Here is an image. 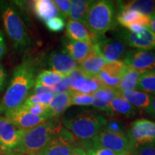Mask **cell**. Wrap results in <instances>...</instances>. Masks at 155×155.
<instances>
[{"label": "cell", "instance_id": "5bb4252c", "mask_svg": "<svg viewBox=\"0 0 155 155\" xmlns=\"http://www.w3.org/2000/svg\"><path fill=\"white\" fill-rule=\"evenodd\" d=\"M48 65L51 71H55L63 76H68L78 68L77 62L65 53L53 52L48 58Z\"/></svg>", "mask_w": 155, "mask_h": 155}, {"label": "cell", "instance_id": "4fadbf2b", "mask_svg": "<svg viewBox=\"0 0 155 155\" xmlns=\"http://www.w3.org/2000/svg\"><path fill=\"white\" fill-rule=\"evenodd\" d=\"M5 117H7L15 127L23 131L35 127L50 119L45 116L31 114L25 110L22 106Z\"/></svg>", "mask_w": 155, "mask_h": 155}, {"label": "cell", "instance_id": "681fc988", "mask_svg": "<svg viewBox=\"0 0 155 155\" xmlns=\"http://www.w3.org/2000/svg\"><path fill=\"white\" fill-rule=\"evenodd\" d=\"M22 155H23V154H22Z\"/></svg>", "mask_w": 155, "mask_h": 155}, {"label": "cell", "instance_id": "e575fe53", "mask_svg": "<svg viewBox=\"0 0 155 155\" xmlns=\"http://www.w3.org/2000/svg\"><path fill=\"white\" fill-rule=\"evenodd\" d=\"M98 75L99 76L101 80L102 81V82L104 83V84L106 86L109 87V88H113L116 89L119 86L120 81H121V79L120 78L110 76V75H108L107 73L103 71H101L98 74Z\"/></svg>", "mask_w": 155, "mask_h": 155}, {"label": "cell", "instance_id": "74e56055", "mask_svg": "<svg viewBox=\"0 0 155 155\" xmlns=\"http://www.w3.org/2000/svg\"><path fill=\"white\" fill-rule=\"evenodd\" d=\"M53 88L55 94H61V93L71 91V87H70V84H69L68 77V76L64 77L63 80H62L59 83H58L55 86H54Z\"/></svg>", "mask_w": 155, "mask_h": 155}, {"label": "cell", "instance_id": "2e32d148", "mask_svg": "<svg viewBox=\"0 0 155 155\" xmlns=\"http://www.w3.org/2000/svg\"><path fill=\"white\" fill-rule=\"evenodd\" d=\"M66 36L73 41H88L93 43H95L101 38L92 33L84 23L74 20L68 22Z\"/></svg>", "mask_w": 155, "mask_h": 155}, {"label": "cell", "instance_id": "8d00e7d4", "mask_svg": "<svg viewBox=\"0 0 155 155\" xmlns=\"http://www.w3.org/2000/svg\"><path fill=\"white\" fill-rule=\"evenodd\" d=\"M54 2L57 6V7L61 12L62 16L68 17L71 12V1L70 0H55Z\"/></svg>", "mask_w": 155, "mask_h": 155}, {"label": "cell", "instance_id": "83f0119b", "mask_svg": "<svg viewBox=\"0 0 155 155\" xmlns=\"http://www.w3.org/2000/svg\"><path fill=\"white\" fill-rule=\"evenodd\" d=\"M110 107L112 112L126 116H134L138 112L137 108L127 101L121 95H118L112 100Z\"/></svg>", "mask_w": 155, "mask_h": 155}, {"label": "cell", "instance_id": "c3c4849f", "mask_svg": "<svg viewBox=\"0 0 155 155\" xmlns=\"http://www.w3.org/2000/svg\"><path fill=\"white\" fill-rule=\"evenodd\" d=\"M21 155H22V154H21Z\"/></svg>", "mask_w": 155, "mask_h": 155}, {"label": "cell", "instance_id": "cb8c5ba5", "mask_svg": "<svg viewBox=\"0 0 155 155\" xmlns=\"http://www.w3.org/2000/svg\"><path fill=\"white\" fill-rule=\"evenodd\" d=\"M73 91L56 94L49 104V108L53 117L60 116L71 106V96Z\"/></svg>", "mask_w": 155, "mask_h": 155}, {"label": "cell", "instance_id": "52a82bcc", "mask_svg": "<svg viewBox=\"0 0 155 155\" xmlns=\"http://www.w3.org/2000/svg\"><path fill=\"white\" fill-rule=\"evenodd\" d=\"M127 137L133 148L155 143V122L146 119L131 123Z\"/></svg>", "mask_w": 155, "mask_h": 155}, {"label": "cell", "instance_id": "44dd1931", "mask_svg": "<svg viewBox=\"0 0 155 155\" xmlns=\"http://www.w3.org/2000/svg\"><path fill=\"white\" fill-rule=\"evenodd\" d=\"M106 63L107 62L101 56L98 55L96 53H94L82 63H79L78 68L91 76V75H98Z\"/></svg>", "mask_w": 155, "mask_h": 155}, {"label": "cell", "instance_id": "f1b7e54d", "mask_svg": "<svg viewBox=\"0 0 155 155\" xmlns=\"http://www.w3.org/2000/svg\"><path fill=\"white\" fill-rule=\"evenodd\" d=\"M64 77L65 76L55 71L46 70V71H42L37 75L35 84H40L44 86L49 87V88H53L63 80Z\"/></svg>", "mask_w": 155, "mask_h": 155}, {"label": "cell", "instance_id": "f6af8a7d", "mask_svg": "<svg viewBox=\"0 0 155 155\" xmlns=\"http://www.w3.org/2000/svg\"><path fill=\"white\" fill-rule=\"evenodd\" d=\"M150 28L155 35V14L152 15V16H150Z\"/></svg>", "mask_w": 155, "mask_h": 155}, {"label": "cell", "instance_id": "d6a6232c", "mask_svg": "<svg viewBox=\"0 0 155 155\" xmlns=\"http://www.w3.org/2000/svg\"><path fill=\"white\" fill-rule=\"evenodd\" d=\"M45 25L48 30L51 32H59L64 30L65 27V22L63 17H57L46 21Z\"/></svg>", "mask_w": 155, "mask_h": 155}, {"label": "cell", "instance_id": "60d3db41", "mask_svg": "<svg viewBox=\"0 0 155 155\" xmlns=\"http://www.w3.org/2000/svg\"><path fill=\"white\" fill-rule=\"evenodd\" d=\"M7 53V47L4 38V35L0 31V60L2 59Z\"/></svg>", "mask_w": 155, "mask_h": 155}, {"label": "cell", "instance_id": "7a4b0ae2", "mask_svg": "<svg viewBox=\"0 0 155 155\" xmlns=\"http://www.w3.org/2000/svg\"><path fill=\"white\" fill-rule=\"evenodd\" d=\"M58 127L54 121H48L23 131L20 141L13 152L23 155H37L53 139Z\"/></svg>", "mask_w": 155, "mask_h": 155}, {"label": "cell", "instance_id": "ffe728a7", "mask_svg": "<svg viewBox=\"0 0 155 155\" xmlns=\"http://www.w3.org/2000/svg\"><path fill=\"white\" fill-rule=\"evenodd\" d=\"M75 147L55 135L51 141L37 155H71Z\"/></svg>", "mask_w": 155, "mask_h": 155}, {"label": "cell", "instance_id": "1f68e13d", "mask_svg": "<svg viewBox=\"0 0 155 155\" xmlns=\"http://www.w3.org/2000/svg\"><path fill=\"white\" fill-rule=\"evenodd\" d=\"M93 103V94L73 91L71 96V106H90Z\"/></svg>", "mask_w": 155, "mask_h": 155}, {"label": "cell", "instance_id": "bcb514c9", "mask_svg": "<svg viewBox=\"0 0 155 155\" xmlns=\"http://www.w3.org/2000/svg\"><path fill=\"white\" fill-rule=\"evenodd\" d=\"M86 155H94V150H86Z\"/></svg>", "mask_w": 155, "mask_h": 155}, {"label": "cell", "instance_id": "7dc6e473", "mask_svg": "<svg viewBox=\"0 0 155 155\" xmlns=\"http://www.w3.org/2000/svg\"><path fill=\"white\" fill-rule=\"evenodd\" d=\"M2 155H21L19 153L16 152H8V153H5V154H2Z\"/></svg>", "mask_w": 155, "mask_h": 155}, {"label": "cell", "instance_id": "9c48e42d", "mask_svg": "<svg viewBox=\"0 0 155 155\" xmlns=\"http://www.w3.org/2000/svg\"><path fill=\"white\" fill-rule=\"evenodd\" d=\"M117 32L118 39L124 42L129 47L137 50H155V35L150 26H145L137 33L131 32L128 30H120Z\"/></svg>", "mask_w": 155, "mask_h": 155}, {"label": "cell", "instance_id": "4dcf8cb0", "mask_svg": "<svg viewBox=\"0 0 155 155\" xmlns=\"http://www.w3.org/2000/svg\"><path fill=\"white\" fill-rule=\"evenodd\" d=\"M21 106L25 110H26L27 111L30 112V113L32 114H35V115L45 116V117H47L50 119L53 118V114L50 111L48 105H45V104H23L22 106Z\"/></svg>", "mask_w": 155, "mask_h": 155}, {"label": "cell", "instance_id": "d6986e66", "mask_svg": "<svg viewBox=\"0 0 155 155\" xmlns=\"http://www.w3.org/2000/svg\"><path fill=\"white\" fill-rule=\"evenodd\" d=\"M32 9L36 16L45 22L62 15L54 1L51 0H35L32 3Z\"/></svg>", "mask_w": 155, "mask_h": 155}, {"label": "cell", "instance_id": "d4e9b609", "mask_svg": "<svg viewBox=\"0 0 155 155\" xmlns=\"http://www.w3.org/2000/svg\"><path fill=\"white\" fill-rule=\"evenodd\" d=\"M94 1L73 0L71 1L69 17L71 20L78 21L85 24L88 11Z\"/></svg>", "mask_w": 155, "mask_h": 155}, {"label": "cell", "instance_id": "f35d334b", "mask_svg": "<svg viewBox=\"0 0 155 155\" xmlns=\"http://www.w3.org/2000/svg\"><path fill=\"white\" fill-rule=\"evenodd\" d=\"M32 93L33 95H40L42 94H55L53 88H49L40 84H35L34 88L32 90Z\"/></svg>", "mask_w": 155, "mask_h": 155}, {"label": "cell", "instance_id": "603a6c76", "mask_svg": "<svg viewBox=\"0 0 155 155\" xmlns=\"http://www.w3.org/2000/svg\"><path fill=\"white\" fill-rule=\"evenodd\" d=\"M119 10L121 9H135L141 14L152 16L155 14V1L138 0V1L118 2Z\"/></svg>", "mask_w": 155, "mask_h": 155}, {"label": "cell", "instance_id": "9a60e30c", "mask_svg": "<svg viewBox=\"0 0 155 155\" xmlns=\"http://www.w3.org/2000/svg\"><path fill=\"white\" fill-rule=\"evenodd\" d=\"M65 53L81 63L95 52L94 43L88 41H73L68 40L63 42Z\"/></svg>", "mask_w": 155, "mask_h": 155}, {"label": "cell", "instance_id": "6da1fadb", "mask_svg": "<svg viewBox=\"0 0 155 155\" xmlns=\"http://www.w3.org/2000/svg\"><path fill=\"white\" fill-rule=\"evenodd\" d=\"M37 61L26 57L15 68L8 88L0 103V116H8L24 104L35 84Z\"/></svg>", "mask_w": 155, "mask_h": 155}, {"label": "cell", "instance_id": "ac0fdd59", "mask_svg": "<svg viewBox=\"0 0 155 155\" xmlns=\"http://www.w3.org/2000/svg\"><path fill=\"white\" fill-rule=\"evenodd\" d=\"M120 94L115 88L105 86L96 91L93 94L92 106L101 111L113 113L111 110L110 104L112 100Z\"/></svg>", "mask_w": 155, "mask_h": 155}, {"label": "cell", "instance_id": "7402d4cb", "mask_svg": "<svg viewBox=\"0 0 155 155\" xmlns=\"http://www.w3.org/2000/svg\"><path fill=\"white\" fill-rule=\"evenodd\" d=\"M120 95L135 108L144 109L148 108L153 98V96L136 90L126 91L121 92Z\"/></svg>", "mask_w": 155, "mask_h": 155}, {"label": "cell", "instance_id": "8fae6325", "mask_svg": "<svg viewBox=\"0 0 155 155\" xmlns=\"http://www.w3.org/2000/svg\"><path fill=\"white\" fill-rule=\"evenodd\" d=\"M23 130L15 127L5 116H0V152H12L18 146Z\"/></svg>", "mask_w": 155, "mask_h": 155}, {"label": "cell", "instance_id": "7bdbcfd3", "mask_svg": "<svg viewBox=\"0 0 155 155\" xmlns=\"http://www.w3.org/2000/svg\"><path fill=\"white\" fill-rule=\"evenodd\" d=\"M147 113L155 118V96H153L152 102L146 109Z\"/></svg>", "mask_w": 155, "mask_h": 155}, {"label": "cell", "instance_id": "484cf974", "mask_svg": "<svg viewBox=\"0 0 155 155\" xmlns=\"http://www.w3.org/2000/svg\"><path fill=\"white\" fill-rule=\"evenodd\" d=\"M142 72L128 67L122 76L119 86L116 88L119 94L129 90H135L139 76Z\"/></svg>", "mask_w": 155, "mask_h": 155}, {"label": "cell", "instance_id": "836d02e7", "mask_svg": "<svg viewBox=\"0 0 155 155\" xmlns=\"http://www.w3.org/2000/svg\"><path fill=\"white\" fill-rule=\"evenodd\" d=\"M103 129L117 134H124V124L121 121L117 119H111L106 122Z\"/></svg>", "mask_w": 155, "mask_h": 155}, {"label": "cell", "instance_id": "7c38bea8", "mask_svg": "<svg viewBox=\"0 0 155 155\" xmlns=\"http://www.w3.org/2000/svg\"><path fill=\"white\" fill-rule=\"evenodd\" d=\"M123 62L127 66L141 72L154 70L155 50H128Z\"/></svg>", "mask_w": 155, "mask_h": 155}, {"label": "cell", "instance_id": "d590c367", "mask_svg": "<svg viewBox=\"0 0 155 155\" xmlns=\"http://www.w3.org/2000/svg\"><path fill=\"white\" fill-rule=\"evenodd\" d=\"M130 154L131 155H155V143L133 149Z\"/></svg>", "mask_w": 155, "mask_h": 155}, {"label": "cell", "instance_id": "ab89813d", "mask_svg": "<svg viewBox=\"0 0 155 155\" xmlns=\"http://www.w3.org/2000/svg\"><path fill=\"white\" fill-rule=\"evenodd\" d=\"M7 83V73H6L3 65L0 63V92L5 90Z\"/></svg>", "mask_w": 155, "mask_h": 155}, {"label": "cell", "instance_id": "277c9868", "mask_svg": "<svg viewBox=\"0 0 155 155\" xmlns=\"http://www.w3.org/2000/svg\"><path fill=\"white\" fill-rule=\"evenodd\" d=\"M107 120L104 116L90 111L83 112L71 119H65L63 124L75 138L83 141H90L105 127Z\"/></svg>", "mask_w": 155, "mask_h": 155}, {"label": "cell", "instance_id": "8992f818", "mask_svg": "<svg viewBox=\"0 0 155 155\" xmlns=\"http://www.w3.org/2000/svg\"><path fill=\"white\" fill-rule=\"evenodd\" d=\"M86 150H96L104 148L119 154H130L133 147L125 134H117L102 129L91 140L83 141Z\"/></svg>", "mask_w": 155, "mask_h": 155}, {"label": "cell", "instance_id": "ee69618b", "mask_svg": "<svg viewBox=\"0 0 155 155\" xmlns=\"http://www.w3.org/2000/svg\"><path fill=\"white\" fill-rule=\"evenodd\" d=\"M71 155H86V151L83 148H75Z\"/></svg>", "mask_w": 155, "mask_h": 155}, {"label": "cell", "instance_id": "5b68a950", "mask_svg": "<svg viewBox=\"0 0 155 155\" xmlns=\"http://www.w3.org/2000/svg\"><path fill=\"white\" fill-rule=\"evenodd\" d=\"M2 18L6 32L15 49L21 52L28 50L31 45V39L17 11L10 5H5Z\"/></svg>", "mask_w": 155, "mask_h": 155}, {"label": "cell", "instance_id": "b9f144b4", "mask_svg": "<svg viewBox=\"0 0 155 155\" xmlns=\"http://www.w3.org/2000/svg\"><path fill=\"white\" fill-rule=\"evenodd\" d=\"M94 155H127L124 154H119V153L114 152L113 151L106 150V149L100 148L94 150Z\"/></svg>", "mask_w": 155, "mask_h": 155}, {"label": "cell", "instance_id": "ba28073f", "mask_svg": "<svg viewBox=\"0 0 155 155\" xmlns=\"http://www.w3.org/2000/svg\"><path fill=\"white\" fill-rule=\"evenodd\" d=\"M95 52L101 56L107 63L119 61L128 52L127 45L119 39L101 37L94 43Z\"/></svg>", "mask_w": 155, "mask_h": 155}, {"label": "cell", "instance_id": "f546056e", "mask_svg": "<svg viewBox=\"0 0 155 155\" xmlns=\"http://www.w3.org/2000/svg\"><path fill=\"white\" fill-rule=\"evenodd\" d=\"M127 68V66L124 62L119 61L113 62V63H106L101 71H104L110 76L121 79Z\"/></svg>", "mask_w": 155, "mask_h": 155}, {"label": "cell", "instance_id": "30bf717a", "mask_svg": "<svg viewBox=\"0 0 155 155\" xmlns=\"http://www.w3.org/2000/svg\"><path fill=\"white\" fill-rule=\"evenodd\" d=\"M68 77L72 91L93 94L106 86L98 75L89 76L79 68L75 69Z\"/></svg>", "mask_w": 155, "mask_h": 155}, {"label": "cell", "instance_id": "3957f363", "mask_svg": "<svg viewBox=\"0 0 155 155\" xmlns=\"http://www.w3.org/2000/svg\"><path fill=\"white\" fill-rule=\"evenodd\" d=\"M85 25L96 36L102 37L117 25L116 8L113 2L107 0L94 2L87 15Z\"/></svg>", "mask_w": 155, "mask_h": 155}, {"label": "cell", "instance_id": "e0dca14e", "mask_svg": "<svg viewBox=\"0 0 155 155\" xmlns=\"http://www.w3.org/2000/svg\"><path fill=\"white\" fill-rule=\"evenodd\" d=\"M116 21L127 28L133 25L150 26V17L135 9H121L116 15Z\"/></svg>", "mask_w": 155, "mask_h": 155}, {"label": "cell", "instance_id": "4316f807", "mask_svg": "<svg viewBox=\"0 0 155 155\" xmlns=\"http://www.w3.org/2000/svg\"><path fill=\"white\" fill-rule=\"evenodd\" d=\"M136 89L139 91L155 96V69L141 73Z\"/></svg>", "mask_w": 155, "mask_h": 155}]
</instances>
